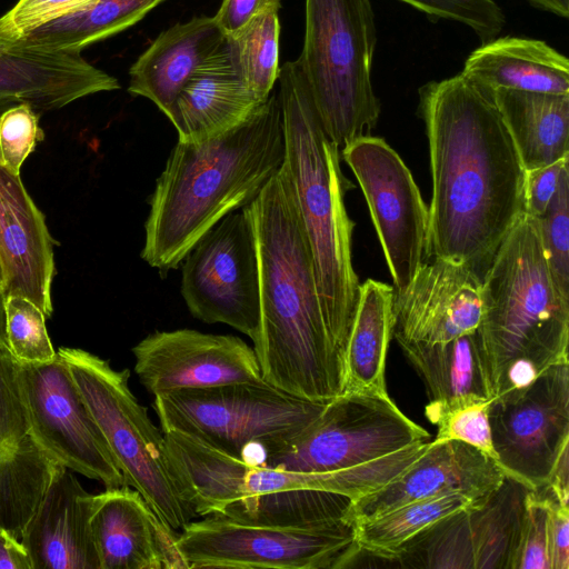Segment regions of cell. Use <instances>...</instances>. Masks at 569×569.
Wrapping results in <instances>:
<instances>
[{
	"label": "cell",
	"instance_id": "cell-1",
	"mask_svg": "<svg viewBox=\"0 0 569 569\" xmlns=\"http://www.w3.org/2000/svg\"><path fill=\"white\" fill-rule=\"evenodd\" d=\"M418 98L432 182L428 257L482 279L525 213L526 170L491 94L461 73L428 81Z\"/></svg>",
	"mask_w": 569,
	"mask_h": 569
},
{
	"label": "cell",
	"instance_id": "cell-2",
	"mask_svg": "<svg viewBox=\"0 0 569 569\" xmlns=\"http://www.w3.org/2000/svg\"><path fill=\"white\" fill-rule=\"evenodd\" d=\"M243 209L258 256L260 327L253 350L261 377L295 397L328 402L345 392L346 353L323 317L309 241L284 162Z\"/></svg>",
	"mask_w": 569,
	"mask_h": 569
},
{
	"label": "cell",
	"instance_id": "cell-3",
	"mask_svg": "<svg viewBox=\"0 0 569 569\" xmlns=\"http://www.w3.org/2000/svg\"><path fill=\"white\" fill-rule=\"evenodd\" d=\"M278 93L241 124L171 150L150 197L141 258L162 273L176 269L227 214L252 202L284 162Z\"/></svg>",
	"mask_w": 569,
	"mask_h": 569
},
{
	"label": "cell",
	"instance_id": "cell-4",
	"mask_svg": "<svg viewBox=\"0 0 569 569\" xmlns=\"http://www.w3.org/2000/svg\"><path fill=\"white\" fill-rule=\"evenodd\" d=\"M482 300L476 332L491 399L569 361V300L553 282L536 218L523 213L500 243Z\"/></svg>",
	"mask_w": 569,
	"mask_h": 569
},
{
	"label": "cell",
	"instance_id": "cell-5",
	"mask_svg": "<svg viewBox=\"0 0 569 569\" xmlns=\"http://www.w3.org/2000/svg\"><path fill=\"white\" fill-rule=\"evenodd\" d=\"M278 81L284 164L309 241L323 317L346 353L360 289L351 258L355 222L345 204L353 184L342 173L340 150L323 130L298 59L280 67Z\"/></svg>",
	"mask_w": 569,
	"mask_h": 569
},
{
	"label": "cell",
	"instance_id": "cell-6",
	"mask_svg": "<svg viewBox=\"0 0 569 569\" xmlns=\"http://www.w3.org/2000/svg\"><path fill=\"white\" fill-rule=\"evenodd\" d=\"M163 435L196 516L260 525L325 522L341 519L361 489L353 469L318 473L251 465L180 432Z\"/></svg>",
	"mask_w": 569,
	"mask_h": 569
},
{
	"label": "cell",
	"instance_id": "cell-7",
	"mask_svg": "<svg viewBox=\"0 0 569 569\" xmlns=\"http://www.w3.org/2000/svg\"><path fill=\"white\" fill-rule=\"evenodd\" d=\"M377 44L370 0H305L298 60L329 139L343 149L368 137L381 112L372 83Z\"/></svg>",
	"mask_w": 569,
	"mask_h": 569
},
{
	"label": "cell",
	"instance_id": "cell-8",
	"mask_svg": "<svg viewBox=\"0 0 569 569\" xmlns=\"http://www.w3.org/2000/svg\"><path fill=\"white\" fill-rule=\"evenodd\" d=\"M326 403L260 380L161 393L154 396L152 407L162 432H180L259 465L266 452L305 431Z\"/></svg>",
	"mask_w": 569,
	"mask_h": 569
},
{
	"label": "cell",
	"instance_id": "cell-9",
	"mask_svg": "<svg viewBox=\"0 0 569 569\" xmlns=\"http://www.w3.org/2000/svg\"><path fill=\"white\" fill-rule=\"evenodd\" d=\"M127 485L137 490L173 530L196 516L174 476L162 430L129 387L128 369L82 349L59 348Z\"/></svg>",
	"mask_w": 569,
	"mask_h": 569
},
{
	"label": "cell",
	"instance_id": "cell-10",
	"mask_svg": "<svg viewBox=\"0 0 569 569\" xmlns=\"http://www.w3.org/2000/svg\"><path fill=\"white\" fill-rule=\"evenodd\" d=\"M186 569H333L360 552L342 518L309 525H260L208 516L176 541Z\"/></svg>",
	"mask_w": 569,
	"mask_h": 569
},
{
	"label": "cell",
	"instance_id": "cell-11",
	"mask_svg": "<svg viewBox=\"0 0 569 569\" xmlns=\"http://www.w3.org/2000/svg\"><path fill=\"white\" fill-rule=\"evenodd\" d=\"M427 441L430 433L409 419L388 393L345 392L327 402L299 436L266 452L259 465L333 472Z\"/></svg>",
	"mask_w": 569,
	"mask_h": 569
},
{
	"label": "cell",
	"instance_id": "cell-12",
	"mask_svg": "<svg viewBox=\"0 0 569 569\" xmlns=\"http://www.w3.org/2000/svg\"><path fill=\"white\" fill-rule=\"evenodd\" d=\"M181 295L190 313L224 323L254 341L260 327L259 268L244 209L216 223L183 259Z\"/></svg>",
	"mask_w": 569,
	"mask_h": 569
},
{
	"label": "cell",
	"instance_id": "cell-13",
	"mask_svg": "<svg viewBox=\"0 0 569 569\" xmlns=\"http://www.w3.org/2000/svg\"><path fill=\"white\" fill-rule=\"evenodd\" d=\"M340 156L367 201L395 292H402L429 258L428 207L410 170L385 139L360 138Z\"/></svg>",
	"mask_w": 569,
	"mask_h": 569
},
{
	"label": "cell",
	"instance_id": "cell-14",
	"mask_svg": "<svg viewBox=\"0 0 569 569\" xmlns=\"http://www.w3.org/2000/svg\"><path fill=\"white\" fill-rule=\"evenodd\" d=\"M488 415L500 468L530 490L545 487L569 445V361L491 399Z\"/></svg>",
	"mask_w": 569,
	"mask_h": 569
},
{
	"label": "cell",
	"instance_id": "cell-15",
	"mask_svg": "<svg viewBox=\"0 0 569 569\" xmlns=\"http://www.w3.org/2000/svg\"><path fill=\"white\" fill-rule=\"evenodd\" d=\"M20 381L29 433L49 457L106 489L128 486L58 353L49 362H20Z\"/></svg>",
	"mask_w": 569,
	"mask_h": 569
},
{
	"label": "cell",
	"instance_id": "cell-16",
	"mask_svg": "<svg viewBox=\"0 0 569 569\" xmlns=\"http://www.w3.org/2000/svg\"><path fill=\"white\" fill-rule=\"evenodd\" d=\"M529 490L506 476L483 500L412 539L397 559L425 568L510 569Z\"/></svg>",
	"mask_w": 569,
	"mask_h": 569
},
{
	"label": "cell",
	"instance_id": "cell-17",
	"mask_svg": "<svg viewBox=\"0 0 569 569\" xmlns=\"http://www.w3.org/2000/svg\"><path fill=\"white\" fill-rule=\"evenodd\" d=\"M134 372L153 396L263 380L254 350L231 335L156 331L132 348Z\"/></svg>",
	"mask_w": 569,
	"mask_h": 569
},
{
	"label": "cell",
	"instance_id": "cell-18",
	"mask_svg": "<svg viewBox=\"0 0 569 569\" xmlns=\"http://www.w3.org/2000/svg\"><path fill=\"white\" fill-rule=\"evenodd\" d=\"M505 471L479 449L459 440H432L400 475L351 500L342 519L353 526L402 505L460 492L482 500L506 478Z\"/></svg>",
	"mask_w": 569,
	"mask_h": 569
},
{
	"label": "cell",
	"instance_id": "cell-19",
	"mask_svg": "<svg viewBox=\"0 0 569 569\" xmlns=\"http://www.w3.org/2000/svg\"><path fill=\"white\" fill-rule=\"evenodd\" d=\"M482 308V279L463 263L433 258L422 263L402 292H395L392 337L446 342L476 331Z\"/></svg>",
	"mask_w": 569,
	"mask_h": 569
},
{
	"label": "cell",
	"instance_id": "cell-20",
	"mask_svg": "<svg viewBox=\"0 0 569 569\" xmlns=\"http://www.w3.org/2000/svg\"><path fill=\"white\" fill-rule=\"evenodd\" d=\"M91 529L100 569H186L178 535L129 486L94 495Z\"/></svg>",
	"mask_w": 569,
	"mask_h": 569
},
{
	"label": "cell",
	"instance_id": "cell-21",
	"mask_svg": "<svg viewBox=\"0 0 569 569\" xmlns=\"http://www.w3.org/2000/svg\"><path fill=\"white\" fill-rule=\"evenodd\" d=\"M43 213L14 176L0 167V264L2 293L23 297L51 317L53 246Z\"/></svg>",
	"mask_w": 569,
	"mask_h": 569
},
{
	"label": "cell",
	"instance_id": "cell-22",
	"mask_svg": "<svg viewBox=\"0 0 569 569\" xmlns=\"http://www.w3.org/2000/svg\"><path fill=\"white\" fill-rule=\"evenodd\" d=\"M120 88L113 76L80 53H57L0 43V113L19 103L38 112Z\"/></svg>",
	"mask_w": 569,
	"mask_h": 569
},
{
	"label": "cell",
	"instance_id": "cell-23",
	"mask_svg": "<svg viewBox=\"0 0 569 569\" xmlns=\"http://www.w3.org/2000/svg\"><path fill=\"white\" fill-rule=\"evenodd\" d=\"M94 495L58 465L21 542L32 569H100L91 529Z\"/></svg>",
	"mask_w": 569,
	"mask_h": 569
},
{
	"label": "cell",
	"instance_id": "cell-24",
	"mask_svg": "<svg viewBox=\"0 0 569 569\" xmlns=\"http://www.w3.org/2000/svg\"><path fill=\"white\" fill-rule=\"evenodd\" d=\"M264 101L242 80L224 38L180 91L167 118L179 142L199 143L238 127Z\"/></svg>",
	"mask_w": 569,
	"mask_h": 569
},
{
	"label": "cell",
	"instance_id": "cell-25",
	"mask_svg": "<svg viewBox=\"0 0 569 569\" xmlns=\"http://www.w3.org/2000/svg\"><path fill=\"white\" fill-rule=\"evenodd\" d=\"M224 38L213 17L197 16L171 26L130 67L128 92L149 99L168 116L180 91Z\"/></svg>",
	"mask_w": 569,
	"mask_h": 569
},
{
	"label": "cell",
	"instance_id": "cell-26",
	"mask_svg": "<svg viewBox=\"0 0 569 569\" xmlns=\"http://www.w3.org/2000/svg\"><path fill=\"white\" fill-rule=\"evenodd\" d=\"M463 77L488 93L495 90L569 94V60L543 40L496 37L466 59Z\"/></svg>",
	"mask_w": 569,
	"mask_h": 569
},
{
	"label": "cell",
	"instance_id": "cell-27",
	"mask_svg": "<svg viewBox=\"0 0 569 569\" xmlns=\"http://www.w3.org/2000/svg\"><path fill=\"white\" fill-rule=\"evenodd\" d=\"M397 343L426 387L427 417L459 403L491 400L476 331L440 343Z\"/></svg>",
	"mask_w": 569,
	"mask_h": 569
},
{
	"label": "cell",
	"instance_id": "cell-28",
	"mask_svg": "<svg viewBox=\"0 0 569 569\" xmlns=\"http://www.w3.org/2000/svg\"><path fill=\"white\" fill-rule=\"evenodd\" d=\"M490 94L526 171L569 157V94L506 89Z\"/></svg>",
	"mask_w": 569,
	"mask_h": 569
},
{
	"label": "cell",
	"instance_id": "cell-29",
	"mask_svg": "<svg viewBox=\"0 0 569 569\" xmlns=\"http://www.w3.org/2000/svg\"><path fill=\"white\" fill-rule=\"evenodd\" d=\"M393 287L385 282L368 279L360 284L346 350L345 392L388 393L385 372L393 329Z\"/></svg>",
	"mask_w": 569,
	"mask_h": 569
},
{
	"label": "cell",
	"instance_id": "cell-30",
	"mask_svg": "<svg viewBox=\"0 0 569 569\" xmlns=\"http://www.w3.org/2000/svg\"><path fill=\"white\" fill-rule=\"evenodd\" d=\"M164 0H96L88 7L39 27L11 44L46 52L80 53L142 20Z\"/></svg>",
	"mask_w": 569,
	"mask_h": 569
},
{
	"label": "cell",
	"instance_id": "cell-31",
	"mask_svg": "<svg viewBox=\"0 0 569 569\" xmlns=\"http://www.w3.org/2000/svg\"><path fill=\"white\" fill-rule=\"evenodd\" d=\"M58 465L30 433L0 450V528L21 540Z\"/></svg>",
	"mask_w": 569,
	"mask_h": 569
},
{
	"label": "cell",
	"instance_id": "cell-32",
	"mask_svg": "<svg viewBox=\"0 0 569 569\" xmlns=\"http://www.w3.org/2000/svg\"><path fill=\"white\" fill-rule=\"evenodd\" d=\"M479 501L481 500L465 493L451 492L406 503L379 517L353 525L355 541L365 553L382 559H397L417 536Z\"/></svg>",
	"mask_w": 569,
	"mask_h": 569
},
{
	"label": "cell",
	"instance_id": "cell-33",
	"mask_svg": "<svg viewBox=\"0 0 569 569\" xmlns=\"http://www.w3.org/2000/svg\"><path fill=\"white\" fill-rule=\"evenodd\" d=\"M280 9L281 1L269 4L240 31L226 37L242 80L262 101L271 94L280 72Z\"/></svg>",
	"mask_w": 569,
	"mask_h": 569
},
{
	"label": "cell",
	"instance_id": "cell-34",
	"mask_svg": "<svg viewBox=\"0 0 569 569\" xmlns=\"http://www.w3.org/2000/svg\"><path fill=\"white\" fill-rule=\"evenodd\" d=\"M4 317L7 345L18 361L43 363L56 358L46 327L47 318L38 306L23 297L7 296Z\"/></svg>",
	"mask_w": 569,
	"mask_h": 569
},
{
	"label": "cell",
	"instance_id": "cell-35",
	"mask_svg": "<svg viewBox=\"0 0 569 569\" xmlns=\"http://www.w3.org/2000/svg\"><path fill=\"white\" fill-rule=\"evenodd\" d=\"M536 219L553 282L569 300V168L565 169L548 210Z\"/></svg>",
	"mask_w": 569,
	"mask_h": 569
},
{
	"label": "cell",
	"instance_id": "cell-36",
	"mask_svg": "<svg viewBox=\"0 0 569 569\" xmlns=\"http://www.w3.org/2000/svg\"><path fill=\"white\" fill-rule=\"evenodd\" d=\"M432 21L449 20L470 28L481 43L500 34L506 16L496 0H396Z\"/></svg>",
	"mask_w": 569,
	"mask_h": 569
},
{
	"label": "cell",
	"instance_id": "cell-37",
	"mask_svg": "<svg viewBox=\"0 0 569 569\" xmlns=\"http://www.w3.org/2000/svg\"><path fill=\"white\" fill-rule=\"evenodd\" d=\"M489 402L490 400L463 402L429 416L428 419L437 425V435L433 440L462 441L497 462L488 415Z\"/></svg>",
	"mask_w": 569,
	"mask_h": 569
},
{
	"label": "cell",
	"instance_id": "cell-38",
	"mask_svg": "<svg viewBox=\"0 0 569 569\" xmlns=\"http://www.w3.org/2000/svg\"><path fill=\"white\" fill-rule=\"evenodd\" d=\"M548 520L547 495L540 489L529 490L510 569H551Z\"/></svg>",
	"mask_w": 569,
	"mask_h": 569
},
{
	"label": "cell",
	"instance_id": "cell-39",
	"mask_svg": "<svg viewBox=\"0 0 569 569\" xmlns=\"http://www.w3.org/2000/svg\"><path fill=\"white\" fill-rule=\"evenodd\" d=\"M40 112L28 103H19L0 113V167L20 176L24 160L43 141Z\"/></svg>",
	"mask_w": 569,
	"mask_h": 569
},
{
	"label": "cell",
	"instance_id": "cell-40",
	"mask_svg": "<svg viewBox=\"0 0 569 569\" xmlns=\"http://www.w3.org/2000/svg\"><path fill=\"white\" fill-rule=\"evenodd\" d=\"M29 433L20 381V361L0 343V450L17 445Z\"/></svg>",
	"mask_w": 569,
	"mask_h": 569
},
{
	"label": "cell",
	"instance_id": "cell-41",
	"mask_svg": "<svg viewBox=\"0 0 569 569\" xmlns=\"http://www.w3.org/2000/svg\"><path fill=\"white\" fill-rule=\"evenodd\" d=\"M96 0H18L0 17V43H12L30 31L79 11Z\"/></svg>",
	"mask_w": 569,
	"mask_h": 569
},
{
	"label": "cell",
	"instance_id": "cell-42",
	"mask_svg": "<svg viewBox=\"0 0 569 569\" xmlns=\"http://www.w3.org/2000/svg\"><path fill=\"white\" fill-rule=\"evenodd\" d=\"M569 157L548 166L526 171L523 184L525 213L540 218L552 202Z\"/></svg>",
	"mask_w": 569,
	"mask_h": 569
},
{
	"label": "cell",
	"instance_id": "cell-43",
	"mask_svg": "<svg viewBox=\"0 0 569 569\" xmlns=\"http://www.w3.org/2000/svg\"><path fill=\"white\" fill-rule=\"evenodd\" d=\"M549 501V558L551 569L569 568V507L541 488Z\"/></svg>",
	"mask_w": 569,
	"mask_h": 569
},
{
	"label": "cell",
	"instance_id": "cell-44",
	"mask_svg": "<svg viewBox=\"0 0 569 569\" xmlns=\"http://www.w3.org/2000/svg\"><path fill=\"white\" fill-rule=\"evenodd\" d=\"M280 0H222L213 16L224 37L240 31L266 7Z\"/></svg>",
	"mask_w": 569,
	"mask_h": 569
},
{
	"label": "cell",
	"instance_id": "cell-45",
	"mask_svg": "<svg viewBox=\"0 0 569 569\" xmlns=\"http://www.w3.org/2000/svg\"><path fill=\"white\" fill-rule=\"evenodd\" d=\"M0 569H32L24 545L2 528H0Z\"/></svg>",
	"mask_w": 569,
	"mask_h": 569
},
{
	"label": "cell",
	"instance_id": "cell-46",
	"mask_svg": "<svg viewBox=\"0 0 569 569\" xmlns=\"http://www.w3.org/2000/svg\"><path fill=\"white\" fill-rule=\"evenodd\" d=\"M561 506L569 507V445L556 460L545 487Z\"/></svg>",
	"mask_w": 569,
	"mask_h": 569
},
{
	"label": "cell",
	"instance_id": "cell-47",
	"mask_svg": "<svg viewBox=\"0 0 569 569\" xmlns=\"http://www.w3.org/2000/svg\"><path fill=\"white\" fill-rule=\"evenodd\" d=\"M531 6L560 18L569 17V0H527Z\"/></svg>",
	"mask_w": 569,
	"mask_h": 569
},
{
	"label": "cell",
	"instance_id": "cell-48",
	"mask_svg": "<svg viewBox=\"0 0 569 569\" xmlns=\"http://www.w3.org/2000/svg\"><path fill=\"white\" fill-rule=\"evenodd\" d=\"M0 343L7 345L6 317H4V296H3L1 289H0Z\"/></svg>",
	"mask_w": 569,
	"mask_h": 569
},
{
	"label": "cell",
	"instance_id": "cell-49",
	"mask_svg": "<svg viewBox=\"0 0 569 569\" xmlns=\"http://www.w3.org/2000/svg\"><path fill=\"white\" fill-rule=\"evenodd\" d=\"M3 277H2V270L0 264V289L2 288Z\"/></svg>",
	"mask_w": 569,
	"mask_h": 569
}]
</instances>
